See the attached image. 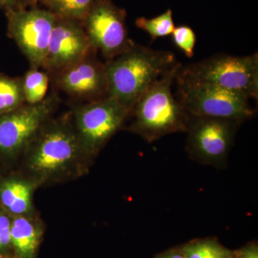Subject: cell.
Returning <instances> with one entry per match:
<instances>
[{
  "instance_id": "4",
  "label": "cell",
  "mask_w": 258,
  "mask_h": 258,
  "mask_svg": "<svg viewBox=\"0 0 258 258\" xmlns=\"http://www.w3.org/2000/svg\"><path fill=\"white\" fill-rule=\"evenodd\" d=\"M175 82L216 86L257 99V53L246 56L219 54L195 63L181 64Z\"/></svg>"
},
{
  "instance_id": "19",
  "label": "cell",
  "mask_w": 258,
  "mask_h": 258,
  "mask_svg": "<svg viewBox=\"0 0 258 258\" xmlns=\"http://www.w3.org/2000/svg\"><path fill=\"white\" fill-rule=\"evenodd\" d=\"M137 28L147 32L153 40L158 37L168 36L174 31L172 11L169 9L165 13L152 19L139 18L136 21Z\"/></svg>"
},
{
  "instance_id": "3",
  "label": "cell",
  "mask_w": 258,
  "mask_h": 258,
  "mask_svg": "<svg viewBox=\"0 0 258 258\" xmlns=\"http://www.w3.org/2000/svg\"><path fill=\"white\" fill-rule=\"evenodd\" d=\"M181 63L153 83L134 105L129 130L153 143L169 134L186 132L190 115L171 91ZM129 115V116H130Z\"/></svg>"
},
{
  "instance_id": "8",
  "label": "cell",
  "mask_w": 258,
  "mask_h": 258,
  "mask_svg": "<svg viewBox=\"0 0 258 258\" xmlns=\"http://www.w3.org/2000/svg\"><path fill=\"white\" fill-rule=\"evenodd\" d=\"M8 34L32 68H43L57 16L49 10L32 8L6 11Z\"/></svg>"
},
{
  "instance_id": "26",
  "label": "cell",
  "mask_w": 258,
  "mask_h": 258,
  "mask_svg": "<svg viewBox=\"0 0 258 258\" xmlns=\"http://www.w3.org/2000/svg\"><path fill=\"white\" fill-rule=\"evenodd\" d=\"M0 258H13L11 256L8 255V254H5L0 253Z\"/></svg>"
},
{
  "instance_id": "14",
  "label": "cell",
  "mask_w": 258,
  "mask_h": 258,
  "mask_svg": "<svg viewBox=\"0 0 258 258\" xmlns=\"http://www.w3.org/2000/svg\"><path fill=\"white\" fill-rule=\"evenodd\" d=\"M36 183L32 180L11 179L0 186V200L15 215H29L32 208V195Z\"/></svg>"
},
{
  "instance_id": "5",
  "label": "cell",
  "mask_w": 258,
  "mask_h": 258,
  "mask_svg": "<svg viewBox=\"0 0 258 258\" xmlns=\"http://www.w3.org/2000/svg\"><path fill=\"white\" fill-rule=\"evenodd\" d=\"M176 84V99L190 115L225 118L242 123L254 115L249 104L250 98L243 93L198 83Z\"/></svg>"
},
{
  "instance_id": "27",
  "label": "cell",
  "mask_w": 258,
  "mask_h": 258,
  "mask_svg": "<svg viewBox=\"0 0 258 258\" xmlns=\"http://www.w3.org/2000/svg\"><path fill=\"white\" fill-rule=\"evenodd\" d=\"M227 258H236L235 254V252H233V253L231 254V255L229 256V257H227Z\"/></svg>"
},
{
  "instance_id": "22",
  "label": "cell",
  "mask_w": 258,
  "mask_h": 258,
  "mask_svg": "<svg viewBox=\"0 0 258 258\" xmlns=\"http://www.w3.org/2000/svg\"><path fill=\"white\" fill-rule=\"evenodd\" d=\"M236 258H258V247L255 242H251L235 252Z\"/></svg>"
},
{
  "instance_id": "13",
  "label": "cell",
  "mask_w": 258,
  "mask_h": 258,
  "mask_svg": "<svg viewBox=\"0 0 258 258\" xmlns=\"http://www.w3.org/2000/svg\"><path fill=\"white\" fill-rule=\"evenodd\" d=\"M11 243L20 258H34L42 237V229L29 215H19L11 222Z\"/></svg>"
},
{
  "instance_id": "24",
  "label": "cell",
  "mask_w": 258,
  "mask_h": 258,
  "mask_svg": "<svg viewBox=\"0 0 258 258\" xmlns=\"http://www.w3.org/2000/svg\"><path fill=\"white\" fill-rule=\"evenodd\" d=\"M156 258H185L184 254L179 249H172L160 254Z\"/></svg>"
},
{
  "instance_id": "21",
  "label": "cell",
  "mask_w": 258,
  "mask_h": 258,
  "mask_svg": "<svg viewBox=\"0 0 258 258\" xmlns=\"http://www.w3.org/2000/svg\"><path fill=\"white\" fill-rule=\"evenodd\" d=\"M11 221L5 214L0 213V249L8 247L11 243L10 235Z\"/></svg>"
},
{
  "instance_id": "1",
  "label": "cell",
  "mask_w": 258,
  "mask_h": 258,
  "mask_svg": "<svg viewBox=\"0 0 258 258\" xmlns=\"http://www.w3.org/2000/svg\"><path fill=\"white\" fill-rule=\"evenodd\" d=\"M24 153L25 166L36 184L76 177L92 158L81 143L73 118L47 120Z\"/></svg>"
},
{
  "instance_id": "25",
  "label": "cell",
  "mask_w": 258,
  "mask_h": 258,
  "mask_svg": "<svg viewBox=\"0 0 258 258\" xmlns=\"http://www.w3.org/2000/svg\"><path fill=\"white\" fill-rule=\"evenodd\" d=\"M18 0H0V8L8 11L15 9L18 5Z\"/></svg>"
},
{
  "instance_id": "10",
  "label": "cell",
  "mask_w": 258,
  "mask_h": 258,
  "mask_svg": "<svg viewBox=\"0 0 258 258\" xmlns=\"http://www.w3.org/2000/svg\"><path fill=\"white\" fill-rule=\"evenodd\" d=\"M58 103L57 97L52 94L37 104L25 103L14 111L0 115V152L11 156L24 152L50 119Z\"/></svg>"
},
{
  "instance_id": "18",
  "label": "cell",
  "mask_w": 258,
  "mask_h": 258,
  "mask_svg": "<svg viewBox=\"0 0 258 258\" xmlns=\"http://www.w3.org/2000/svg\"><path fill=\"white\" fill-rule=\"evenodd\" d=\"M185 258H227L232 254L215 239L191 241L179 249Z\"/></svg>"
},
{
  "instance_id": "20",
  "label": "cell",
  "mask_w": 258,
  "mask_h": 258,
  "mask_svg": "<svg viewBox=\"0 0 258 258\" xmlns=\"http://www.w3.org/2000/svg\"><path fill=\"white\" fill-rule=\"evenodd\" d=\"M174 45L184 52V55L191 58L195 53L196 35L192 29L187 25L175 27L171 33Z\"/></svg>"
},
{
  "instance_id": "12",
  "label": "cell",
  "mask_w": 258,
  "mask_h": 258,
  "mask_svg": "<svg viewBox=\"0 0 258 258\" xmlns=\"http://www.w3.org/2000/svg\"><path fill=\"white\" fill-rule=\"evenodd\" d=\"M57 87L70 96L98 101L108 96L106 64L89 54L76 63L55 73Z\"/></svg>"
},
{
  "instance_id": "17",
  "label": "cell",
  "mask_w": 258,
  "mask_h": 258,
  "mask_svg": "<svg viewBox=\"0 0 258 258\" xmlns=\"http://www.w3.org/2000/svg\"><path fill=\"white\" fill-rule=\"evenodd\" d=\"M96 0H48L44 5L60 18L82 23Z\"/></svg>"
},
{
  "instance_id": "23",
  "label": "cell",
  "mask_w": 258,
  "mask_h": 258,
  "mask_svg": "<svg viewBox=\"0 0 258 258\" xmlns=\"http://www.w3.org/2000/svg\"><path fill=\"white\" fill-rule=\"evenodd\" d=\"M48 0H18V5L15 9H25V8L30 5L37 4V3H40L44 4L46 3Z\"/></svg>"
},
{
  "instance_id": "6",
  "label": "cell",
  "mask_w": 258,
  "mask_h": 258,
  "mask_svg": "<svg viewBox=\"0 0 258 258\" xmlns=\"http://www.w3.org/2000/svg\"><path fill=\"white\" fill-rule=\"evenodd\" d=\"M240 124L225 118L190 115L186 132V151L189 157L205 165L225 166Z\"/></svg>"
},
{
  "instance_id": "16",
  "label": "cell",
  "mask_w": 258,
  "mask_h": 258,
  "mask_svg": "<svg viewBox=\"0 0 258 258\" xmlns=\"http://www.w3.org/2000/svg\"><path fill=\"white\" fill-rule=\"evenodd\" d=\"M22 80L25 103L37 104L46 98L49 79L45 73L32 68Z\"/></svg>"
},
{
  "instance_id": "9",
  "label": "cell",
  "mask_w": 258,
  "mask_h": 258,
  "mask_svg": "<svg viewBox=\"0 0 258 258\" xmlns=\"http://www.w3.org/2000/svg\"><path fill=\"white\" fill-rule=\"evenodd\" d=\"M125 17V10L111 0H96L82 21L91 47L101 51L108 60L134 44L128 37Z\"/></svg>"
},
{
  "instance_id": "15",
  "label": "cell",
  "mask_w": 258,
  "mask_h": 258,
  "mask_svg": "<svg viewBox=\"0 0 258 258\" xmlns=\"http://www.w3.org/2000/svg\"><path fill=\"white\" fill-rule=\"evenodd\" d=\"M23 80L0 74V115L25 104Z\"/></svg>"
},
{
  "instance_id": "7",
  "label": "cell",
  "mask_w": 258,
  "mask_h": 258,
  "mask_svg": "<svg viewBox=\"0 0 258 258\" xmlns=\"http://www.w3.org/2000/svg\"><path fill=\"white\" fill-rule=\"evenodd\" d=\"M131 111L111 96L90 102L76 110L73 118L81 143L95 157L124 123Z\"/></svg>"
},
{
  "instance_id": "11",
  "label": "cell",
  "mask_w": 258,
  "mask_h": 258,
  "mask_svg": "<svg viewBox=\"0 0 258 258\" xmlns=\"http://www.w3.org/2000/svg\"><path fill=\"white\" fill-rule=\"evenodd\" d=\"M92 50L81 22L57 16L43 68L58 72L84 58Z\"/></svg>"
},
{
  "instance_id": "2",
  "label": "cell",
  "mask_w": 258,
  "mask_h": 258,
  "mask_svg": "<svg viewBox=\"0 0 258 258\" xmlns=\"http://www.w3.org/2000/svg\"><path fill=\"white\" fill-rule=\"evenodd\" d=\"M178 61L173 52L134 43L106 64L108 96L132 112L140 96Z\"/></svg>"
}]
</instances>
